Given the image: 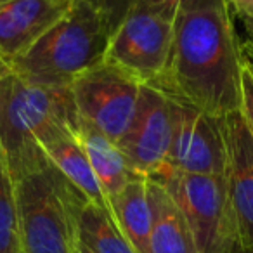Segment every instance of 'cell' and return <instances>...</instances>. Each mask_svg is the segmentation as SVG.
I'll return each instance as SVG.
<instances>
[{"mask_svg": "<svg viewBox=\"0 0 253 253\" xmlns=\"http://www.w3.org/2000/svg\"><path fill=\"white\" fill-rule=\"evenodd\" d=\"M243 68L241 42L224 0H196L177 9L169 63L151 85L225 116L241 106Z\"/></svg>", "mask_w": 253, "mask_h": 253, "instance_id": "cell-1", "label": "cell"}, {"mask_svg": "<svg viewBox=\"0 0 253 253\" xmlns=\"http://www.w3.org/2000/svg\"><path fill=\"white\" fill-rule=\"evenodd\" d=\"M23 253H75L88 200L47 156L11 172Z\"/></svg>", "mask_w": 253, "mask_h": 253, "instance_id": "cell-2", "label": "cell"}, {"mask_svg": "<svg viewBox=\"0 0 253 253\" xmlns=\"http://www.w3.org/2000/svg\"><path fill=\"white\" fill-rule=\"evenodd\" d=\"M78 120L71 84L37 82L11 68L0 75V142L11 172L45 156L37 141L50 126L66 123L77 130Z\"/></svg>", "mask_w": 253, "mask_h": 253, "instance_id": "cell-3", "label": "cell"}, {"mask_svg": "<svg viewBox=\"0 0 253 253\" xmlns=\"http://www.w3.org/2000/svg\"><path fill=\"white\" fill-rule=\"evenodd\" d=\"M111 25L97 0H78L70 12L9 68L45 84H71L104 61Z\"/></svg>", "mask_w": 253, "mask_h": 253, "instance_id": "cell-4", "label": "cell"}, {"mask_svg": "<svg viewBox=\"0 0 253 253\" xmlns=\"http://www.w3.org/2000/svg\"><path fill=\"white\" fill-rule=\"evenodd\" d=\"M151 180L162 184L180 208L198 253H245L224 177L163 172Z\"/></svg>", "mask_w": 253, "mask_h": 253, "instance_id": "cell-5", "label": "cell"}, {"mask_svg": "<svg viewBox=\"0 0 253 253\" xmlns=\"http://www.w3.org/2000/svg\"><path fill=\"white\" fill-rule=\"evenodd\" d=\"M177 9L135 4L111 28L104 63L130 73L144 85L165 71L173 42Z\"/></svg>", "mask_w": 253, "mask_h": 253, "instance_id": "cell-6", "label": "cell"}, {"mask_svg": "<svg viewBox=\"0 0 253 253\" xmlns=\"http://www.w3.org/2000/svg\"><path fill=\"white\" fill-rule=\"evenodd\" d=\"M142 85L130 73L102 61L71 82V94L78 116L118 142L132 123Z\"/></svg>", "mask_w": 253, "mask_h": 253, "instance_id": "cell-7", "label": "cell"}, {"mask_svg": "<svg viewBox=\"0 0 253 253\" xmlns=\"http://www.w3.org/2000/svg\"><path fill=\"white\" fill-rule=\"evenodd\" d=\"M172 101L173 135L163 172L224 175L225 142L222 116L210 115L182 99L172 97Z\"/></svg>", "mask_w": 253, "mask_h": 253, "instance_id": "cell-8", "label": "cell"}, {"mask_svg": "<svg viewBox=\"0 0 253 253\" xmlns=\"http://www.w3.org/2000/svg\"><path fill=\"white\" fill-rule=\"evenodd\" d=\"M173 135V101L153 85H142L128 130L118 141L135 170L151 179L167 169Z\"/></svg>", "mask_w": 253, "mask_h": 253, "instance_id": "cell-9", "label": "cell"}, {"mask_svg": "<svg viewBox=\"0 0 253 253\" xmlns=\"http://www.w3.org/2000/svg\"><path fill=\"white\" fill-rule=\"evenodd\" d=\"M225 142L224 180L236 215L239 241L245 253H253V135L241 111L222 116Z\"/></svg>", "mask_w": 253, "mask_h": 253, "instance_id": "cell-10", "label": "cell"}, {"mask_svg": "<svg viewBox=\"0 0 253 253\" xmlns=\"http://www.w3.org/2000/svg\"><path fill=\"white\" fill-rule=\"evenodd\" d=\"M78 0H2L0 59L11 64L49 33Z\"/></svg>", "mask_w": 253, "mask_h": 253, "instance_id": "cell-11", "label": "cell"}, {"mask_svg": "<svg viewBox=\"0 0 253 253\" xmlns=\"http://www.w3.org/2000/svg\"><path fill=\"white\" fill-rule=\"evenodd\" d=\"M37 144L90 203L111 211L108 198L92 170L90 162L82 148V142L73 126L66 123H57L40 135Z\"/></svg>", "mask_w": 253, "mask_h": 253, "instance_id": "cell-12", "label": "cell"}, {"mask_svg": "<svg viewBox=\"0 0 253 253\" xmlns=\"http://www.w3.org/2000/svg\"><path fill=\"white\" fill-rule=\"evenodd\" d=\"M77 135L108 201L126 184L139 179H148L132 167L128 158L120 149L118 142L106 137L102 132H99L82 118L78 120Z\"/></svg>", "mask_w": 253, "mask_h": 253, "instance_id": "cell-13", "label": "cell"}, {"mask_svg": "<svg viewBox=\"0 0 253 253\" xmlns=\"http://www.w3.org/2000/svg\"><path fill=\"white\" fill-rule=\"evenodd\" d=\"M148 198L151 207L149 252L198 253L189 224L169 191L160 182L148 179Z\"/></svg>", "mask_w": 253, "mask_h": 253, "instance_id": "cell-14", "label": "cell"}, {"mask_svg": "<svg viewBox=\"0 0 253 253\" xmlns=\"http://www.w3.org/2000/svg\"><path fill=\"white\" fill-rule=\"evenodd\" d=\"M109 208L116 225L137 253L149 252L151 207L148 198V179H139L109 198Z\"/></svg>", "mask_w": 253, "mask_h": 253, "instance_id": "cell-15", "label": "cell"}, {"mask_svg": "<svg viewBox=\"0 0 253 253\" xmlns=\"http://www.w3.org/2000/svg\"><path fill=\"white\" fill-rule=\"evenodd\" d=\"M78 245L90 253H137L116 225L111 211L88 201L78 222Z\"/></svg>", "mask_w": 253, "mask_h": 253, "instance_id": "cell-16", "label": "cell"}, {"mask_svg": "<svg viewBox=\"0 0 253 253\" xmlns=\"http://www.w3.org/2000/svg\"><path fill=\"white\" fill-rule=\"evenodd\" d=\"M0 253H23L14 180L0 142Z\"/></svg>", "mask_w": 253, "mask_h": 253, "instance_id": "cell-17", "label": "cell"}, {"mask_svg": "<svg viewBox=\"0 0 253 253\" xmlns=\"http://www.w3.org/2000/svg\"><path fill=\"white\" fill-rule=\"evenodd\" d=\"M101 7L104 9V12L108 14L109 25L111 28L123 18L128 9L135 4H151V5H170V7H182L191 2H196V0H97Z\"/></svg>", "mask_w": 253, "mask_h": 253, "instance_id": "cell-18", "label": "cell"}, {"mask_svg": "<svg viewBox=\"0 0 253 253\" xmlns=\"http://www.w3.org/2000/svg\"><path fill=\"white\" fill-rule=\"evenodd\" d=\"M224 5L232 23L238 19L245 28V43H253V0H224Z\"/></svg>", "mask_w": 253, "mask_h": 253, "instance_id": "cell-19", "label": "cell"}, {"mask_svg": "<svg viewBox=\"0 0 253 253\" xmlns=\"http://www.w3.org/2000/svg\"><path fill=\"white\" fill-rule=\"evenodd\" d=\"M245 66V64H243ZM245 123L248 130L253 135V75L250 73L248 68H243V78H241V106H239Z\"/></svg>", "mask_w": 253, "mask_h": 253, "instance_id": "cell-20", "label": "cell"}, {"mask_svg": "<svg viewBox=\"0 0 253 253\" xmlns=\"http://www.w3.org/2000/svg\"><path fill=\"white\" fill-rule=\"evenodd\" d=\"M241 59H243V64H245L250 70V73L253 75V43L241 42Z\"/></svg>", "mask_w": 253, "mask_h": 253, "instance_id": "cell-21", "label": "cell"}, {"mask_svg": "<svg viewBox=\"0 0 253 253\" xmlns=\"http://www.w3.org/2000/svg\"><path fill=\"white\" fill-rule=\"evenodd\" d=\"M75 253H90V252H87V250H85L84 246L78 245V246H77V250H75Z\"/></svg>", "mask_w": 253, "mask_h": 253, "instance_id": "cell-22", "label": "cell"}, {"mask_svg": "<svg viewBox=\"0 0 253 253\" xmlns=\"http://www.w3.org/2000/svg\"><path fill=\"white\" fill-rule=\"evenodd\" d=\"M7 64H5V63H2V61H0V75H2V73H4V71L5 70H7Z\"/></svg>", "mask_w": 253, "mask_h": 253, "instance_id": "cell-23", "label": "cell"}, {"mask_svg": "<svg viewBox=\"0 0 253 253\" xmlns=\"http://www.w3.org/2000/svg\"><path fill=\"white\" fill-rule=\"evenodd\" d=\"M0 61H2V59H0ZM2 63H4V61H2Z\"/></svg>", "mask_w": 253, "mask_h": 253, "instance_id": "cell-24", "label": "cell"}, {"mask_svg": "<svg viewBox=\"0 0 253 253\" xmlns=\"http://www.w3.org/2000/svg\"><path fill=\"white\" fill-rule=\"evenodd\" d=\"M0 2H2V0H0Z\"/></svg>", "mask_w": 253, "mask_h": 253, "instance_id": "cell-25", "label": "cell"}]
</instances>
